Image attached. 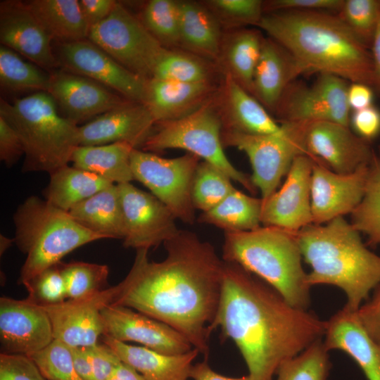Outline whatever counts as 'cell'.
I'll list each match as a JSON object with an SVG mask.
<instances>
[{
  "label": "cell",
  "instance_id": "obj_36",
  "mask_svg": "<svg viewBox=\"0 0 380 380\" xmlns=\"http://www.w3.org/2000/svg\"><path fill=\"white\" fill-rule=\"evenodd\" d=\"M262 199L248 196L236 189L213 209L202 213L198 222L224 231H251L261 227Z\"/></svg>",
  "mask_w": 380,
  "mask_h": 380
},
{
  "label": "cell",
  "instance_id": "obj_46",
  "mask_svg": "<svg viewBox=\"0 0 380 380\" xmlns=\"http://www.w3.org/2000/svg\"><path fill=\"white\" fill-rule=\"evenodd\" d=\"M23 285L28 292L27 299L40 306L58 304L68 299L65 281L58 263L44 270Z\"/></svg>",
  "mask_w": 380,
  "mask_h": 380
},
{
  "label": "cell",
  "instance_id": "obj_19",
  "mask_svg": "<svg viewBox=\"0 0 380 380\" xmlns=\"http://www.w3.org/2000/svg\"><path fill=\"white\" fill-rule=\"evenodd\" d=\"M104 334L122 342L133 341L154 351L180 355L193 348L167 324L128 307L110 304L101 310Z\"/></svg>",
  "mask_w": 380,
  "mask_h": 380
},
{
  "label": "cell",
  "instance_id": "obj_39",
  "mask_svg": "<svg viewBox=\"0 0 380 380\" xmlns=\"http://www.w3.org/2000/svg\"><path fill=\"white\" fill-rule=\"evenodd\" d=\"M138 18L163 48H179V0H150L145 4Z\"/></svg>",
  "mask_w": 380,
  "mask_h": 380
},
{
  "label": "cell",
  "instance_id": "obj_13",
  "mask_svg": "<svg viewBox=\"0 0 380 380\" xmlns=\"http://www.w3.org/2000/svg\"><path fill=\"white\" fill-rule=\"evenodd\" d=\"M283 135H253L222 131L224 147H236L248 156L252 166V182L265 200L277 190L294 158L303 154L288 128Z\"/></svg>",
  "mask_w": 380,
  "mask_h": 380
},
{
  "label": "cell",
  "instance_id": "obj_34",
  "mask_svg": "<svg viewBox=\"0 0 380 380\" xmlns=\"http://www.w3.org/2000/svg\"><path fill=\"white\" fill-rule=\"evenodd\" d=\"M112 184H114L91 172L67 165L50 174L43 196L51 205L69 212L78 203Z\"/></svg>",
  "mask_w": 380,
  "mask_h": 380
},
{
  "label": "cell",
  "instance_id": "obj_6",
  "mask_svg": "<svg viewBox=\"0 0 380 380\" xmlns=\"http://www.w3.org/2000/svg\"><path fill=\"white\" fill-rule=\"evenodd\" d=\"M0 116L23 144L24 172L50 175L68 165L74 149L79 146V126L60 113L49 92H34L11 103L1 99Z\"/></svg>",
  "mask_w": 380,
  "mask_h": 380
},
{
  "label": "cell",
  "instance_id": "obj_54",
  "mask_svg": "<svg viewBox=\"0 0 380 380\" xmlns=\"http://www.w3.org/2000/svg\"><path fill=\"white\" fill-rule=\"evenodd\" d=\"M348 105L350 109L357 110L372 105L374 93L372 87L358 82L348 85L347 91Z\"/></svg>",
  "mask_w": 380,
  "mask_h": 380
},
{
  "label": "cell",
  "instance_id": "obj_42",
  "mask_svg": "<svg viewBox=\"0 0 380 380\" xmlns=\"http://www.w3.org/2000/svg\"><path fill=\"white\" fill-rule=\"evenodd\" d=\"M58 264L65 281L68 299L80 298L108 288L109 269L106 265L82 261Z\"/></svg>",
  "mask_w": 380,
  "mask_h": 380
},
{
  "label": "cell",
  "instance_id": "obj_1",
  "mask_svg": "<svg viewBox=\"0 0 380 380\" xmlns=\"http://www.w3.org/2000/svg\"><path fill=\"white\" fill-rule=\"evenodd\" d=\"M166 256L150 261L137 250L133 265L118 284L113 304L128 307L171 327L206 358L208 327L221 295L224 261L214 246L194 232L180 230L165 241Z\"/></svg>",
  "mask_w": 380,
  "mask_h": 380
},
{
  "label": "cell",
  "instance_id": "obj_9",
  "mask_svg": "<svg viewBox=\"0 0 380 380\" xmlns=\"http://www.w3.org/2000/svg\"><path fill=\"white\" fill-rule=\"evenodd\" d=\"M88 39L127 70L148 80L164 49L138 16L116 2L110 13L91 27Z\"/></svg>",
  "mask_w": 380,
  "mask_h": 380
},
{
  "label": "cell",
  "instance_id": "obj_37",
  "mask_svg": "<svg viewBox=\"0 0 380 380\" xmlns=\"http://www.w3.org/2000/svg\"><path fill=\"white\" fill-rule=\"evenodd\" d=\"M13 50L0 46V85L8 91L48 92L51 75Z\"/></svg>",
  "mask_w": 380,
  "mask_h": 380
},
{
  "label": "cell",
  "instance_id": "obj_26",
  "mask_svg": "<svg viewBox=\"0 0 380 380\" xmlns=\"http://www.w3.org/2000/svg\"><path fill=\"white\" fill-rule=\"evenodd\" d=\"M323 342L329 351L339 350L350 355L367 380H380V346L368 334L355 311L343 307L326 321Z\"/></svg>",
  "mask_w": 380,
  "mask_h": 380
},
{
  "label": "cell",
  "instance_id": "obj_23",
  "mask_svg": "<svg viewBox=\"0 0 380 380\" xmlns=\"http://www.w3.org/2000/svg\"><path fill=\"white\" fill-rule=\"evenodd\" d=\"M155 124L144 103L130 101L79 125V146L124 142L141 149Z\"/></svg>",
  "mask_w": 380,
  "mask_h": 380
},
{
  "label": "cell",
  "instance_id": "obj_47",
  "mask_svg": "<svg viewBox=\"0 0 380 380\" xmlns=\"http://www.w3.org/2000/svg\"><path fill=\"white\" fill-rule=\"evenodd\" d=\"M0 380H46L27 355L1 353Z\"/></svg>",
  "mask_w": 380,
  "mask_h": 380
},
{
  "label": "cell",
  "instance_id": "obj_2",
  "mask_svg": "<svg viewBox=\"0 0 380 380\" xmlns=\"http://www.w3.org/2000/svg\"><path fill=\"white\" fill-rule=\"evenodd\" d=\"M217 328L234 342L253 380H272L282 362L321 340L326 321L291 305L239 265L224 261L210 335Z\"/></svg>",
  "mask_w": 380,
  "mask_h": 380
},
{
  "label": "cell",
  "instance_id": "obj_21",
  "mask_svg": "<svg viewBox=\"0 0 380 380\" xmlns=\"http://www.w3.org/2000/svg\"><path fill=\"white\" fill-rule=\"evenodd\" d=\"M54 339L45 309L28 299L0 298V342L2 353L30 355Z\"/></svg>",
  "mask_w": 380,
  "mask_h": 380
},
{
  "label": "cell",
  "instance_id": "obj_32",
  "mask_svg": "<svg viewBox=\"0 0 380 380\" xmlns=\"http://www.w3.org/2000/svg\"><path fill=\"white\" fill-rule=\"evenodd\" d=\"M134 148L124 142L78 146L71 156L72 166L119 184L134 180L130 157Z\"/></svg>",
  "mask_w": 380,
  "mask_h": 380
},
{
  "label": "cell",
  "instance_id": "obj_48",
  "mask_svg": "<svg viewBox=\"0 0 380 380\" xmlns=\"http://www.w3.org/2000/svg\"><path fill=\"white\" fill-rule=\"evenodd\" d=\"M344 0L263 1L264 13L282 11H322L337 14Z\"/></svg>",
  "mask_w": 380,
  "mask_h": 380
},
{
  "label": "cell",
  "instance_id": "obj_20",
  "mask_svg": "<svg viewBox=\"0 0 380 380\" xmlns=\"http://www.w3.org/2000/svg\"><path fill=\"white\" fill-rule=\"evenodd\" d=\"M370 163L353 172L341 174L314 162L311 175L312 224H323L353 213L365 194Z\"/></svg>",
  "mask_w": 380,
  "mask_h": 380
},
{
  "label": "cell",
  "instance_id": "obj_40",
  "mask_svg": "<svg viewBox=\"0 0 380 380\" xmlns=\"http://www.w3.org/2000/svg\"><path fill=\"white\" fill-rule=\"evenodd\" d=\"M231 180L213 165L204 160L200 162L191 189L194 208L204 213L217 205L236 189Z\"/></svg>",
  "mask_w": 380,
  "mask_h": 380
},
{
  "label": "cell",
  "instance_id": "obj_18",
  "mask_svg": "<svg viewBox=\"0 0 380 380\" xmlns=\"http://www.w3.org/2000/svg\"><path fill=\"white\" fill-rule=\"evenodd\" d=\"M51 75L48 92L56 101L61 115L78 126L130 101L81 75L62 68L51 72Z\"/></svg>",
  "mask_w": 380,
  "mask_h": 380
},
{
  "label": "cell",
  "instance_id": "obj_60",
  "mask_svg": "<svg viewBox=\"0 0 380 380\" xmlns=\"http://www.w3.org/2000/svg\"><path fill=\"white\" fill-rule=\"evenodd\" d=\"M377 157H378L379 160L380 161V146H379V154L377 155Z\"/></svg>",
  "mask_w": 380,
  "mask_h": 380
},
{
  "label": "cell",
  "instance_id": "obj_5",
  "mask_svg": "<svg viewBox=\"0 0 380 380\" xmlns=\"http://www.w3.org/2000/svg\"><path fill=\"white\" fill-rule=\"evenodd\" d=\"M222 259L255 275L291 305L308 310L311 286L302 265L297 232L271 226L224 232Z\"/></svg>",
  "mask_w": 380,
  "mask_h": 380
},
{
  "label": "cell",
  "instance_id": "obj_57",
  "mask_svg": "<svg viewBox=\"0 0 380 380\" xmlns=\"http://www.w3.org/2000/svg\"><path fill=\"white\" fill-rule=\"evenodd\" d=\"M370 51L372 57L374 70L373 88L380 93V19Z\"/></svg>",
  "mask_w": 380,
  "mask_h": 380
},
{
  "label": "cell",
  "instance_id": "obj_55",
  "mask_svg": "<svg viewBox=\"0 0 380 380\" xmlns=\"http://www.w3.org/2000/svg\"><path fill=\"white\" fill-rule=\"evenodd\" d=\"M190 379L193 380H253L249 375L241 377H229L215 372L208 365L206 358L193 365Z\"/></svg>",
  "mask_w": 380,
  "mask_h": 380
},
{
  "label": "cell",
  "instance_id": "obj_52",
  "mask_svg": "<svg viewBox=\"0 0 380 380\" xmlns=\"http://www.w3.org/2000/svg\"><path fill=\"white\" fill-rule=\"evenodd\" d=\"M23 156H25V148L20 137L0 116V160L11 167Z\"/></svg>",
  "mask_w": 380,
  "mask_h": 380
},
{
  "label": "cell",
  "instance_id": "obj_45",
  "mask_svg": "<svg viewBox=\"0 0 380 380\" xmlns=\"http://www.w3.org/2000/svg\"><path fill=\"white\" fill-rule=\"evenodd\" d=\"M29 357L46 380H82L75 368L72 348L59 340Z\"/></svg>",
  "mask_w": 380,
  "mask_h": 380
},
{
  "label": "cell",
  "instance_id": "obj_11",
  "mask_svg": "<svg viewBox=\"0 0 380 380\" xmlns=\"http://www.w3.org/2000/svg\"><path fill=\"white\" fill-rule=\"evenodd\" d=\"M347 81L320 73L311 84L295 80L281 96L274 114L280 125L330 121L350 127Z\"/></svg>",
  "mask_w": 380,
  "mask_h": 380
},
{
  "label": "cell",
  "instance_id": "obj_27",
  "mask_svg": "<svg viewBox=\"0 0 380 380\" xmlns=\"http://www.w3.org/2000/svg\"><path fill=\"white\" fill-rule=\"evenodd\" d=\"M304 67L282 45L264 37L253 82V96L272 113L286 89L300 75Z\"/></svg>",
  "mask_w": 380,
  "mask_h": 380
},
{
  "label": "cell",
  "instance_id": "obj_53",
  "mask_svg": "<svg viewBox=\"0 0 380 380\" xmlns=\"http://www.w3.org/2000/svg\"><path fill=\"white\" fill-rule=\"evenodd\" d=\"M116 2L114 0H79L89 28L104 20L110 13Z\"/></svg>",
  "mask_w": 380,
  "mask_h": 380
},
{
  "label": "cell",
  "instance_id": "obj_38",
  "mask_svg": "<svg viewBox=\"0 0 380 380\" xmlns=\"http://www.w3.org/2000/svg\"><path fill=\"white\" fill-rule=\"evenodd\" d=\"M353 226L367 237V244H380V161L375 155L369 165L365 192L351 213Z\"/></svg>",
  "mask_w": 380,
  "mask_h": 380
},
{
  "label": "cell",
  "instance_id": "obj_59",
  "mask_svg": "<svg viewBox=\"0 0 380 380\" xmlns=\"http://www.w3.org/2000/svg\"><path fill=\"white\" fill-rule=\"evenodd\" d=\"M14 242V239H9L2 234L0 235V252L4 253Z\"/></svg>",
  "mask_w": 380,
  "mask_h": 380
},
{
  "label": "cell",
  "instance_id": "obj_41",
  "mask_svg": "<svg viewBox=\"0 0 380 380\" xmlns=\"http://www.w3.org/2000/svg\"><path fill=\"white\" fill-rule=\"evenodd\" d=\"M328 350L319 340L281 364L277 380H327L331 368Z\"/></svg>",
  "mask_w": 380,
  "mask_h": 380
},
{
  "label": "cell",
  "instance_id": "obj_35",
  "mask_svg": "<svg viewBox=\"0 0 380 380\" xmlns=\"http://www.w3.org/2000/svg\"><path fill=\"white\" fill-rule=\"evenodd\" d=\"M217 64L179 48L164 49L151 78L183 83L220 82Z\"/></svg>",
  "mask_w": 380,
  "mask_h": 380
},
{
  "label": "cell",
  "instance_id": "obj_25",
  "mask_svg": "<svg viewBox=\"0 0 380 380\" xmlns=\"http://www.w3.org/2000/svg\"><path fill=\"white\" fill-rule=\"evenodd\" d=\"M220 82L183 83L151 78L146 81L143 103L156 123L180 119L212 101Z\"/></svg>",
  "mask_w": 380,
  "mask_h": 380
},
{
  "label": "cell",
  "instance_id": "obj_24",
  "mask_svg": "<svg viewBox=\"0 0 380 380\" xmlns=\"http://www.w3.org/2000/svg\"><path fill=\"white\" fill-rule=\"evenodd\" d=\"M222 131L253 135H283L286 130L250 93L224 75L214 97Z\"/></svg>",
  "mask_w": 380,
  "mask_h": 380
},
{
  "label": "cell",
  "instance_id": "obj_44",
  "mask_svg": "<svg viewBox=\"0 0 380 380\" xmlns=\"http://www.w3.org/2000/svg\"><path fill=\"white\" fill-rule=\"evenodd\" d=\"M336 15L370 50L380 19V0H344Z\"/></svg>",
  "mask_w": 380,
  "mask_h": 380
},
{
  "label": "cell",
  "instance_id": "obj_58",
  "mask_svg": "<svg viewBox=\"0 0 380 380\" xmlns=\"http://www.w3.org/2000/svg\"><path fill=\"white\" fill-rule=\"evenodd\" d=\"M109 380H146L130 365L121 362L115 368Z\"/></svg>",
  "mask_w": 380,
  "mask_h": 380
},
{
  "label": "cell",
  "instance_id": "obj_7",
  "mask_svg": "<svg viewBox=\"0 0 380 380\" xmlns=\"http://www.w3.org/2000/svg\"><path fill=\"white\" fill-rule=\"evenodd\" d=\"M14 242L26 255L18 283L24 284L44 270L59 263L73 250L105 239L76 222L38 196L27 197L13 217Z\"/></svg>",
  "mask_w": 380,
  "mask_h": 380
},
{
  "label": "cell",
  "instance_id": "obj_4",
  "mask_svg": "<svg viewBox=\"0 0 380 380\" xmlns=\"http://www.w3.org/2000/svg\"><path fill=\"white\" fill-rule=\"evenodd\" d=\"M303 260L310 266V286L329 284L347 297L346 308L356 311L380 284V256L363 243L360 233L343 217L311 224L298 232Z\"/></svg>",
  "mask_w": 380,
  "mask_h": 380
},
{
  "label": "cell",
  "instance_id": "obj_10",
  "mask_svg": "<svg viewBox=\"0 0 380 380\" xmlns=\"http://www.w3.org/2000/svg\"><path fill=\"white\" fill-rule=\"evenodd\" d=\"M200 160L188 152L175 158H164L135 148L130 157L134 180L146 186L176 219L190 224L196 219L191 189Z\"/></svg>",
  "mask_w": 380,
  "mask_h": 380
},
{
  "label": "cell",
  "instance_id": "obj_3",
  "mask_svg": "<svg viewBox=\"0 0 380 380\" xmlns=\"http://www.w3.org/2000/svg\"><path fill=\"white\" fill-rule=\"evenodd\" d=\"M258 27L286 49L307 73H328L373 88L372 53L339 19L322 11L264 13Z\"/></svg>",
  "mask_w": 380,
  "mask_h": 380
},
{
  "label": "cell",
  "instance_id": "obj_28",
  "mask_svg": "<svg viewBox=\"0 0 380 380\" xmlns=\"http://www.w3.org/2000/svg\"><path fill=\"white\" fill-rule=\"evenodd\" d=\"M103 341L120 360L135 369L146 380H188L193 362L200 353L196 348L180 355L160 353L103 335Z\"/></svg>",
  "mask_w": 380,
  "mask_h": 380
},
{
  "label": "cell",
  "instance_id": "obj_43",
  "mask_svg": "<svg viewBox=\"0 0 380 380\" xmlns=\"http://www.w3.org/2000/svg\"><path fill=\"white\" fill-rule=\"evenodd\" d=\"M224 31L258 27L264 15L261 0H203Z\"/></svg>",
  "mask_w": 380,
  "mask_h": 380
},
{
  "label": "cell",
  "instance_id": "obj_49",
  "mask_svg": "<svg viewBox=\"0 0 380 380\" xmlns=\"http://www.w3.org/2000/svg\"><path fill=\"white\" fill-rule=\"evenodd\" d=\"M83 348L95 380H109L115 368L121 362L117 354L104 343Z\"/></svg>",
  "mask_w": 380,
  "mask_h": 380
},
{
  "label": "cell",
  "instance_id": "obj_16",
  "mask_svg": "<svg viewBox=\"0 0 380 380\" xmlns=\"http://www.w3.org/2000/svg\"><path fill=\"white\" fill-rule=\"evenodd\" d=\"M118 291L117 284L80 298L42 306L50 319L54 339L72 348L98 343L104 334L101 310L114 303Z\"/></svg>",
  "mask_w": 380,
  "mask_h": 380
},
{
  "label": "cell",
  "instance_id": "obj_50",
  "mask_svg": "<svg viewBox=\"0 0 380 380\" xmlns=\"http://www.w3.org/2000/svg\"><path fill=\"white\" fill-rule=\"evenodd\" d=\"M350 125L357 136L370 143L380 134V110L373 105L353 110Z\"/></svg>",
  "mask_w": 380,
  "mask_h": 380
},
{
  "label": "cell",
  "instance_id": "obj_31",
  "mask_svg": "<svg viewBox=\"0 0 380 380\" xmlns=\"http://www.w3.org/2000/svg\"><path fill=\"white\" fill-rule=\"evenodd\" d=\"M68 213L80 224L105 239H124L123 213L117 184L97 192Z\"/></svg>",
  "mask_w": 380,
  "mask_h": 380
},
{
  "label": "cell",
  "instance_id": "obj_8",
  "mask_svg": "<svg viewBox=\"0 0 380 380\" xmlns=\"http://www.w3.org/2000/svg\"><path fill=\"white\" fill-rule=\"evenodd\" d=\"M222 124L214 98L193 113L180 119L157 122L141 150L160 152L179 148L202 158L255 194L251 177L236 169L224 152L221 139Z\"/></svg>",
  "mask_w": 380,
  "mask_h": 380
},
{
  "label": "cell",
  "instance_id": "obj_14",
  "mask_svg": "<svg viewBox=\"0 0 380 380\" xmlns=\"http://www.w3.org/2000/svg\"><path fill=\"white\" fill-rule=\"evenodd\" d=\"M117 186L123 213L125 248L148 250L180 232L175 223L177 219L154 195L130 182Z\"/></svg>",
  "mask_w": 380,
  "mask_h": 380
},
{
  "label": "cell",
  "instance_id": "obj_30",
  "mask_svg": "<svg viewBox=\"0 0 380 380\" xmlns=\"http://www.w3.org/2000/svg\"><path fill=\"white\" fill-rule=\"evenodd\" d=\"M179 49L217 62L224 30L201 2L179 0Z\"/></svg>",
  "mask_w": 380,
  "mask_h": 380
},
{
  "label": "cell",
  "instance_id": "obj_22",
  "mask_svg": "<svg viewBox=\"0 0 380 380\" xmlns=\"http://www.w3.org/2000/svg\"><path fill=\"white\" fill-rule=\"evenodd\" d=\"M25 1L4 0L0 3V42L43 69L60 68L51 42Z\"/></svg>",
  "mask_w": 380,
  "mask_h": 380
},
{
  "label": "cell",
  "instance_id": "obj_29",
  "mask_svg": "<svg viewBox=\"0 0 380 380\" xmlns=\"http://www.w3.org/2000/svg\"><path fill=\"white\" fill-rule=\"evenodd\" d=\"M264 37L255 28L224 31L216 62L223 75L229 76L251 95Z\"/></svg>",
  "mask_w": 380,
  "mask_h": 380
},
{
  "label": "cell",
  "instance_id": "obj_17",
  "mask_svg": "<svg viewBox=\"0 0 380 380\" xmlns=\"http://www.w3.org/2000/svg\"><path fill=\"white\" fill-rule=\"evenodd\" d=\"M314 161L304 154L298 155L286 179L272 196L262 200L261 223L298 232L312 224L311 175Z\"/></svg>",
  "mask_w": 380,
  "mask_h": 380
},
{
  "label": "cell",
  "instance_id": "obj_51",
  "mask_svg": "<svg viewBox=\"0 0 380 380\" xmlns=\"http://www.w3.org/2000/svg\"><path fill=\"white\" fill-rule=\"evenodd\" d=\"M355 312L362 326L380 346V284L373 290L371 297Z\"/></svg>",
  "mask_w": 380,
  "mask_h": 380
},
{
  "label": "cell",
  "instance_id": "obj_15",
  "mask_svg": "<svg viewBox=\"0 0 380 380\" xmlns=\"http://www.w3.org/2000/svg\"><path fill=\"white\" fill-rule=\"evenodd\" d=\"M56 56L61 68L99 82L129 101L143 103L146 80L89 39L58 44Z\"/></svg>",
  "mask_w": 380,
  "mask_h": 380
},
{
  "label": "cell",
  "instance_id": "obj_33",
  "mask_svg": "<svg viewBox=\"0 0 380 380\" xmlns=\"http://www.w3.org/2000/svg\"><path fill=\"white\" fill-rule=\"evenodd\" d=\"M25 4L58 44L88 39L90 28L79 0H31Z\"/></svg>",
  "mask_w": 380,
  "mask_h": 380
},
{
  "label": "cell",
  "instance_id": "obj_12",
  "mask_svg": "<svg viewBox=\"0 0 380 380\" xmlns=\"http://www.w3.org/2000/svg\"><path fill=\"white\" fill-rule=\"evenodd\" d=\"M285 125L303 154L337 173L353 172L369 165L376 155L370 143L357 136L349 126L330 121Z\"/></svg>",
  "mask_w": 380,
  "mask_h": 380
},
{
  "label": "cell",
  "instance_id": "obj_56",
  "mask_svg": "<svg viewBox=\"0 0 380 380\" xmlns=\"http://www.w3.org/2000/svg\"><path fill=\"white\" fill-rule=\"evenodd\" d=\"M75 370L82 380H95L91 364L83 347L72 348Z\"/></svg>",
  "mask_w": 380,
  "mask_h": 380
}]
</instances>
